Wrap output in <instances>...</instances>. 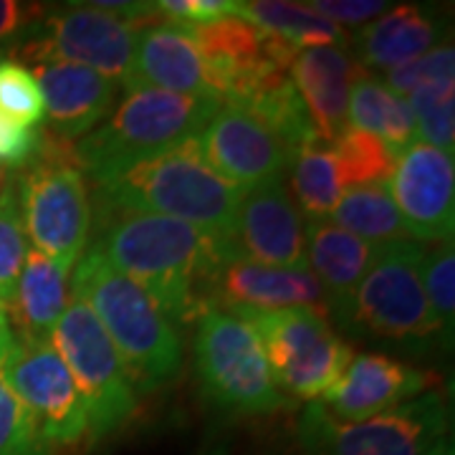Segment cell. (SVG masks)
Returning <instances> with one entry per match:
<instances>
[{"instance_id":"4dcf8cb0","label":"cell","mask_w":455,"mask_h":455,"mask_svg":"<svg viewBox=\"0 0 455 455\" xmlns=\"http://www.w3.org/2000/svg\"><path fill=\"white\" fill-rule=\"evenodd\" d=\"M0 116L26 130H38L46 122L41 86L20 61H0Z\"/></svg>"},{"instance_id":"7402d4cb","label":"cell","mask_w":455,"mask_h":455,"mask_svg":"<svg viewBox=\"0 0 455 455\" xmlns=\"http://www.w3.org/2000/svg\"><path fill=\"white\" fill-rule=\"evenodd\" d=\"M377 253L379 245L364 243L329 220L311 223L307 230V266L324 289L329 311L339 314L344 309Z\"/></svg>"},{"instance_id":"4fadbf2b","label":"cell","mask_w":455,"mask_h":455,"mask_svg":"<svg viewBox=\"0 0 455 455\" xmlns=\"http://www.w3.org/2000/svg\"><path fill=\"white\" fill-rule=\"evenodd\" d=\"M197 142L205 163L238 190L283 180L296 155L259 116L226 101Z\"/></svg>"},{"instance_id":"4316f807","label":"cell","mask_w":455,"mask_h":455,"mask_svg":"<svg viewBox=\"0 0 455 455\" xmlns=\"http://www.w3.org/2000/svg\"><path fill=\"white\" fill-rule=\"evenodd\" d=\"M291 190L296 211H301L311 223L329 220L341 197V182L334 155L324 142H311L293 155Z\"/></svg>"},{"instance_id":"f35d334b","label":"cell","mask_w":455,"mask_h":455,"mask_svg":"<svg viewBox=\"0 0 455 455\" xmlns=\"http://www.w3.org/2000/svg\"><path fill=\"white\" fill-rule=\"evenodd\" d=\"M13 188H16V170H11V167L0 163V200L8 196Z\"/></svg>"},{"instance_id":"1f68e13d","label":"cell","mask_w":455,"mask_h":455,"mask_svg":"<svg viewBox=\"0 0 455 455\" xmlns=\"http://www.w3.org/2000/svg\"><path fill=\"white\" fill-rule=\"evenodd\" d=\"M0 455H51V445L38 430L28 407L11 390L3 367H0Z\"/></svg>"},{"instance_id":"7a4b0ae2","label":"cell","mask_w":455,"mask_h":455,"mask_svg":"<svg viewBox=\"0 0 455 455\" xmlns=\"http://www.w3.org/2000/svg\"><path fill=\"white\" fill-rule=\"evenodd\" d=\"M92 182L99 215H164L218 241H226L233 233L243 197V190L205 163L197 137L160 155L92 175Z\"/></svg>"},{"instance_id":"8fae6325","label":"cell","mask_w":455,"mask_h":455,"mask_svg":"<svg viewBox=\"0 0 455 455\" xmlns=\"http://www.w3.org/2000/svg\"><path fill=\"white\" fill-rule=\"evenodd\" d=\"M137 41L140 23L82 3L38 20V33L20 53L31 64L51 59L86 66L124 89L134 68Z\"/></svg>"},{"instance_id":"44dd1931","label":"cell","mask_w":455,"mask_h":455,"mask_svg":"<svg viewBox=\"0 0 455 455\" xmlns=\"http://www.w3.org/2000/svg\"><path fill=\"white\" fill-rule=\"evenodd\" d=\"M443 36V26L420 5H400L362 26L352 44L359 64L390 71L433 51Z\"/></svg>"},{"instance_id":"5b68a950","label":"cell","mask_w":455,"mask_h":455,"mask_svg":"<svg viewBox=\"0 0 455 455\" xmlns=\"http://www.w3.org/2000/svg\"><path fill=\"white\" fill-rule=\"evenodd\" d=\"M16 175L20 223L33 251L74 268L92 228V205L74 145L44 132L41 149Z\"/></svg>"},{"instance_id":"277c9868","label":"cell","mask_w":455,"mask_h":455,"mask_svg":"<svg viewBox=\"0 0 455 455\" xmlns=\"http://www.w3.org/2000/svg\"><path fill=\"white\" fill-rule=\"evenodd\" d=\"M223 107L218 99L185 97L163 89H124L109 116L74 142L84 175H99L196 140Z\"/></svg>"},{"instance_id":"603a6c76","label":"cell","mask_w":455,"mask_h":455,"mask_svg":"<svg viewBox=\"0 0 455 455\" xmlns=\"http://www.w3.org/2000/svg\"><path fill=\"white\" fill-rule=\"evenodd\" d=\"M68 271L71 268L46 259L44 253L33 248L28 251L18 278L13 307L8 309V316H16L20 339L51 341L53 329L68 307Z\"/></svg>"},{"instance_id":"d6986e66","label":"cell","mask_w":455,"mask_h":455,"mask_svg":"<svg viewBox=\"0 0 455 455\" xmlns=\"http://www.w3.org/2000/svg\"><path fill=\"white\" fill-rule=\"evenodd\" d=\"M140 86L220 101L190 33L178 20L140 28L134 68L124 89Z\"/></svg>"},{"instance_id":"8992f818","label":"cell","mask_w":455,"mask_h":455,"mask_svg":"<svg viewBox=\"0 0 455 455\" xmlns=\"http://www.w3.org/2000/svg\"><path fill=\"white\" fill-rule=\"evenodd\" d=\"M228 314L243 319L256 331L281 395L319 403L355 357V349L334 334L319 311L291 307Z\"/></svg>"},{"instance_id":"9c48e42d","label":"cell","mask_w":455,"mask_h":455,"mask_svg":"<svg viewBox=\"0 0 455 455\" xmlns=\"http://www.w3.org/2000/svg\"><path fill=\"white\" fill-rule=\"evenodd\" d=\"M196 370L203 395L228 412H268L286 405L259 337L243 319L205 309L197 319Z\"/></svg>"},{"instance_id":"e0dca14e","label":"cell","mask_w":455,"mask_h":455,"mask_svg":"<svg viewBox=\"0 0 455 455\" xmlns=\"http://www.w3.org/2000/svg\"><path fill=\"white\" fill-rule=\"evenodd\" d=\"M211 307L223 311L304 307L326 316L329 299L309 268H278L245 259H226L212 276Z\"/></svg>"},{"instance_id":"5bb4252c","label":"cell","mask_w":455,"mask_h":455,"mask_svg":"<svg viewBox=\"0 0 455 455\" xmlns=\"http://www.w3.org/2000/svg\"><path fill=\"white\" fill-rule=\"evenodd\" d=\"M390 197L407 235L420 241H453L455 167L453 152L412 142L397 155Z\"/></svg>"},{"instance_id":"83f0119b","label":"cell","mask_w":455,"mask_h":455,"mask_svg":"<svg viewBox=\"0 0 455 455\" xmlns=\"http://www.w3.org/2000/svg\"><path fill=\"white\" fill-rule=\"evenodd\" d=\"M329 149L337 163L341 190L387 185L397 164V155L379 137L352 127L341 132Z\"/></svg>"},{"instance_id":"52a82bcc","label":"cell","mask_w":455,"mask_h":455,"mask_svg":"<svg viewBox=\"0 0 455 455\" xmlns=\"http://www.w3.org/2000/svg\"><path fill=\"white\" fill-rule=\"evenodd\" d=\"M425 245L418 241L379 245L370 271L337 314L341 324L377 339L425 347L440 337L423 289Z\"/></svg>"},{"instance_id":"6da1fadb","label":"cell","mask_w":455,"mask_h":455,"mask_svg":"<svg viewBox=\"0 0 455 455\" xmlns=\"http://www.w3.org/2000/svg\"><path fill=\"white\" fill-rule=\"evenodd\" d=\"M119 274L132 278L172 326L211 309V283L226 245L175 218L147 212L99 215L94 241Z\"/></svg>"},{"instance_id":"ffe728a7","label":"cell","mask_w":455,"mask_h":455,"mask_svg":"<svg viewBox=\"0 0 455 455\" xmlns=\"http://www.w3.org/2000/svg\"><path fill=\"white\" fill-rule=\"evenodd\" d=\"M319 140L331 145L347 130L349 94L357 82V64L341 46L301 49L289 68Z\"/></svg>"},{"instance_id":"ac0fdd59","label":"cell","mask_w":455,"mask_h":455,"mask_svg":"<svg viewBox=\"0 0 455 455\" xmlns=\"http://www.w3.org/2000/svg\"><path fill=\"white\" fill-rule=\"evenodd\" d=\"M33 76L41 86L49 134L79 142L109 116L119 86L97 71L68 61H36Z\"/></svg>"},{"instance_id":"d6a6232c","label":"cell","mask_w":455,"mask_h":455,"mask_svg":"<svg viewBox=\"0 0 455 455\" xmlns=\"http://www.w3.org/2000/svg\"><path fill=\"white\" fill-rule=\"evenodd\" d=\"M28 238L20 223L16 188L0 200V307L8 311L16 299V286L28 256Z\"/></svg>"},{"instance_id":"f546056e","label":"cell","mask_w":455,"mask_h":455,"mask_svg":"<svg viewBox=\"0 0 455 455\" xmlns=\"http://www.w3.org/2000/svg\"><path fill=\"white\" fill-rule=\"evenodd\" d=\"M423 289L430 314L438 324L443 339L453 337V309H455V253L453 241H443L435 248H425L423 256Z\"/></svg>"},{"instance_id":"d590c367","label":"cell","mask_w":455,"mask_h":455,"mask_svg":"<svg viewBox=\"0 0 455 455\" xmlns=\"http://www.w3.org/2000/svg\"><path fill=\"white\" fill-rule=\"evenodd\" d=\"M316 13H322L329 18L331 23H337L341 28V23H349V26H359V23H370L374 18H379L382 13H387V3L382 0H316L309 3Z\"/></svg>"},{"instance_id":"f1b7e54d","label":"cell","mask_w":455,"mask_h":455,"mask_svg":"<svg viewBox=\"0 0 455 455\" xmlns=\"http://www.w3.org/2000/svg\"><path fill=\"white\" fill-rule=\"evenodd\" d=\"M455 82H433L415 89L407 104L415 119V134L425 145L453 152L455 145Z\"/></svg>"},{"instance_id":"cb8c5ba5","label":"cell","mask_w":455,"mask_h":455,"mask_svg":"<svg viewBox=\"0 0 455 455\" xmlns=\"http://www.w3.org/2000/svg\"><path fill=\"white\" fill-rule=\"evenodd\" d=\"M347 124L379 137L395 155L415 142V119L407 99L392 94L385 82L374 76H357L352 84Z\"/></svg>"},{"instance_id":"7c38bea8","label":"cell","mask_w":455,"mask_h":455,"mask_svg":"<svg viewBox=\"0 0 455 455\" xmlns=\"http://www.w3.org/2000/svg\"><path fill=\"white\" fill-rule=\"evenodd\" d=\"M0 367L49 445H76L89 435L82 395L51 341L16 339Z\"/></svg>"},{"instance_id":"e575fe53","label":"cell","mask_w":455,"mask_h":455,"mask_svg":"<svg viewBox=\"0 0 455 455\" xmlns=\"http://www.w3.org/2000/svg\"><path fill=\"white\" fill-rule=\"evenodd\" d=\"M44 130H26L11 119L0 116V163L11 170H20L31 163L41 149Z\"/></svg>"},{"instance_id":"3957f363","label":"cell","mask_w":455,"mask_h":455,"mask_svg":"<svg viewBox=\"0 0 455 455\" xmlns=\"http://www.w3.org/2000/svg\"><path fill=\"white\" fill-rule=\"evenodd\" d=\"M71 293L82 299L104 326L130 372L137 392H152L175 379L182 364L178 329L132 278L119 274L97 245L84 251L71 278Z\"/></svg>"},{"instance_id":"484cf974","label":"cell","mask_w":455,"mask_h":455,"mask_svg":"<svg viewBox=\"0 0 455 455\" xmlns=\"http://www.w3.org/2000/svg\"><path fill=\"white\" fill-rule=\"evenodd\" d=\"M329 220L341 230L357 235L364 243L387 245L410 241L400 212L387 193V185L344 190Z\"/></svg>"},{"instance_id":"2e32d148","label":"cell","mask_w":455,"mask_h":455,"mask_svg":"<svg viewBox=\"0 0 455 455\" xmlns=\"http://www.w3.org/2000/svg\"><path fill=\"white\" fill-rule=\"evenodd\" d=\"M433 385L430 374L390 355L352 357L339 382L319 400L339 423H362L420 397Z\"/></svg>"},{"instance_id":"74e56055","label":"cell","mask_w":455,"mask_h":455,"mask_svg":"<svg viewBox=\"0 0 455 455\" xmlns=\"http://www.w3.org/2000/svg\"><path fill=\"white\" fill-rule=\"evenodd\" d=\"M13 341H16V334H13V326H11V316H8V311L0 307V359L8 355Z\"/></svg>"},{"instance_id":"9a60e30c","label":"cell","mask_w":455,"mask_h":455,"mask_svg":"<svg viewBox=\"0 0 455 455\" xmlns=\"http://www.w3.org/2000/svg\"><path fill=\"white\" fill-rule=\"evenodd\" d=\"M223 245L228 259H245L278 268H309L307 228L283 180L243 190L235 226Z\"/></svg>"},{"instance_id":"ba28073f","label":"cell","mask_w":455,"mask_h":455,"mask_svg":"<svg viewBox=\"0 0 455 455\" xmlns=\"http://www.w3.org/2000/svg\"><path fill=\"white\" fill-rule=\"evenodd\" d=\"M299 440L309 455H448V412L438 392H425L362 423H339L319 403L299 418Z\"/></svg>"},{"instance_id":"8d00e7d4","label":"cell","mask_w":455,"mask_h":455,"mask_svg":"<svg viewBox=\"0 0 455 455\" xmlns=\"http://www.w3.org/2000/svg\"><path fill=\"white\" fill-rule=\"evenodd\" d=\"M41 20V5L0 0V49L20 41V36L36 31Z\"/></svg>"},{"instance_id":"30bf717a","label":"cell","mask_w":455,"mask_h":455,"mask_svg":"<svg viewBox=\"0 0 455 455\" xmlns=\"http://www.w3.org/2000/svg\"><path fill=\"white\" fill-rule=\"evenodd\" d=\"M51 344L82 395L89 435L107 438L127 423L137 410V390L109 334L82 299L71 296L51 334Z\"/></svg>"},{"instance_id":"d4e9b609","label":"cell","mask_w":455,"mask_h":455,"mask_svg":"<svg viewBox=\"0 0 455 455\" xmlns=\"http://www.w3.org/2000/svg\"><path fill=\"white\" fill-rule=\"evenodd\" d=\"M238 16L259 26L260 31L291 41L296 49L341 46L344 44V31L339 26L331 23L322 13H316L309 3H291V0L241 3Z\"/></svg>"},{"instance_id":"836d02e7","label":"cell","mask_w":455,"mask_h":455,"mask_svg":"<svg viewBox=\"0 0 455 455\" xmlns=\"http://www.w3.org/2000/svg\"><path fill=\"white\" fill-rule=\"evenodd\" d=\"M433 82H455L453 46H435L423 56H415L405 64L387 71V89L397 97H410L415 89Z\"/></svg>"}]
</instances>
